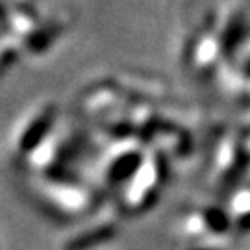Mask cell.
Masks as SVG:
<instances>
[{
	"label": "cell",
	"instance_id": "obj_1",
	"mask_svg": "<svg viewBox=\"0 0 250 250\" xmlns=\"http://www.w3.org/2000/svg\"><path fill=\"white\" fill-rule=\"evenodd\" d=\"M113 237V228L111 226H100L97 230H91L85 235H82L78 239H72L69 245H67V250H87L93 245H99V243H104L107 239Z\"/></svg>",
	"mask_w": 250,
	"mask_h": 250
}]
</instances>
